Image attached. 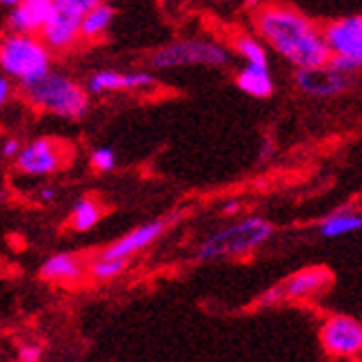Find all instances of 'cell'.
<instances>
[{"mask_svg": "<svg viewBox=\"0 0 362 362\" xmlns=\"http://www.w3.org/2000/svg\"><path fill=\"white\" fill-rule=\"evenodd\" d=\"M23 96L40 112H49L54 116L69 120L83 118L89 107L87 91L65 74L52 69L40 76L38 81L23 85Z\"/></svg>", "mask_w": 362, "mask_h": 362, "instance_id": "obj_2", "label": "cell"}, {"mask_svg": "<svg viewBox=\"0 0 362 362\" xmlns=\"http://www.w3.org/2000/svg\"><path fill=\"white\" fill-rule=\"evenodd\" d=\"M332 272L327 267H307V269L296 272L285 282L267 289L258 298V307H276L287 300H307V298L318 296L320 291L332 285Z\"/></svg>", "mask_w": 362, "mask_h": 362, "instance_id": "obj_6", "label": "cell"}, {"mask_svg": "<svg viewBox=\"0 0 362 362\" xmlns=\"http://www.w3.org/2000/svg\"><path fill=\"white\" fill-rule=\"evenodd\" d=\"M320 344L334 358L362 356V322L351 316H332L320 327Z\"/></svg>", "mask_w": 362, "mask_h": 362, "instance_id": "obj_8", "label": "cell"}, {"mask_svg": "<svg viewBox=\"0 0 362 362\" xmlns=\"http://www.w3.org/2000/svg\"><path fill=\"white\" fill-rule=\"evenodd\" d=\"M118 89H127V78H124L122 71H114V69L96 71L87 83L89 93H105V91H118Z\"/></svg>", "mask_w": 362, "mask_h": 362, "instance_id": "obj_20", "label": "cell"}, {"mask_svg": "<svg viewBox=\"0 0 362 362\" xmlns=\"http://www.w3.org/2000/svg\"><path fill=\"white\" fill-rule=\"evenodd\" d=\"M274 235V225L260 216H249L211 233L198 247V260L209 262L220 258H243L258 251Z\"/></svg>", "mask_w": 362, "mask_h": 362, "instance_id": "obj_3", "label": "cell"}, {"mask_svg": "<svg viewBox=\"0 0 362 362\" xmlns=\"http://www.w3.org/2000/svg\"><path fill=\"white\" fill-rule=\"evenodd\" d=\"M124 267H127V260L100 256L96 262L89 267V274H91V278H96V280H112V278H116V276H120L124 272Z\"/></svg>", "mask_w": 362, "mask_h": 362, "instance_id": "obj_21", "label": "cell"}, {"mask_svg": "<svg viewBox=\"0 0 362 362\" xmlns=\"http://www.w3.org/2000/svg\"><path fill=\"white\" fill-rule=\"evenodd\" d=\"M52 11H54V0H23V3L13 7L9 16V25L13 31L34 34V31L42 29Z\"/></svg>", "mask_w": 362, "mask_h": 362, "instance_id": "obj_13", "label": "cell"}, {"mask_svg": "<svg viewBox=\"0 0 362 362\" xmlns=\"http://www.w3.org/2000/svg\"><path fill=\"white\" fill-rule=\"evenodd\" d=\"M18 3H23V0H0V5H9V7H16Z\"/></svg>", "mask_w": 362, "mask_h": 362, "instance_id": "obj_30", "label": "cell"}, {"mask_svg": "<svg viewBox=\"0 0 362 362\" xmlns=\"http://www.w3.org/2000/svg\"><path fill=\"white\" fill-rule=\"evenodd\" d=\"M91 167L96 171H112L116 167V153L109 147H100L91 153Z\"/></svg>", "mask_w": 362, "mask_h": 362, "instance_id": "obj_22", "label": "cell"}, {"mask_svg": "<svg viewBox=\"0 0 362 362\" xmlns=\"http://www.w3.org/2000/svg\"><path fill=\"white\" fill-rule=\"evenodd\" d=\"M235 85L251 98H269L274 93V81H272L269 67L245 65L238 71V76H235Z\"/></svg>", "mask_w": 362, "mask_h": 362, "instance_id": "obj_14", "label": "cell"}, {"mask_svg": "<svg viewBox=\"0 0 362 362\" xmlns=\"http://www.w3.org/2000/svg\"><path fill=\"white\" fill-rule=\"evenodd\" d=\"M245 5L251 7V9H258L262 5V0H245Z\"/></svg>", "mask_w": 362, "mask_h": 362, "instance_id": "obj_29", "label": "cell"}, {"mask_svg": "<svg viewBox=\"0 0 362 362\" xmlns=\"http://www.w3.org/2000/svg\"><path fill=\"white\" fill-rule=\"evenodd\" d=\"M238 209H240V204H238V202H229V204H225V214H227V216L235 214Z\"/></svg>", "mask_w": 362, "mask_h": 362, "instance_id": "obj_28", "label": "cell"}, {"mask_svg": "<svg viewBox=\"0 0 362 362\" xmlns=\"http://www.w3.org/2000/svg\"><path fill=\"white\" fill-rule=\"evenodd\" d=\"M360 229H362V214L351 211V209H340V211L329 214L318 225V233L327 240L342 238V235H349Z\"/></svg>", "mask_w": 362, "mask_h": 362, "instance_id": "obj_15", "label": "cell"}, {"mask_svg": "<svg viewBox=\"0 0 362 362\" xmlns=\"http://www.w3.org/2000/svg\"><path fill=\"white\" fill-rule=\"evenodd\" d=\"M103 218V207L93 198H83L74 204L69 223L76 231H89Z\"/></svg>", "mask_w": 362, "mask_h": 362, "instance_id": "obj_19", "label": "cell"}, {"mask_svg": "<svg viewBox=\"0 0 362 362\" xmlns=\"http://www.w3.org/2000/svg\"><path fill=\"white\" fill-rule=\"evenodd\" d=\"M83 272L81 260L71 254H56L40 267V276L45 280H78Z\"/></svg>", "mask_w": 362, "mask_h": 362, "instance_id": "obj_16", "label": "cell"}, {"mask_svg": "<svg viewBox=\"0 0 362 362\" xmlns=\"http://www.w3.org/2000/svg\"><path fill=\"white\" fill-rule=\"evenodd\" d=\"M114 7H109L107 3H100L96 5L91 11L85 13V18L81 23V38L85 40H98L105 31L112 27L114 23Z\"/></svg>", "mask_w": 362, "mask_h": 362, "instance_id": "obj_17", "label": "cell"}, {"mask_svg": "<svg viewBox=\"0 0 362 362\" xmlns=\"http://www.w3.org/2000/svg\"><path fill=\"white\" fill-rule=\"evenodd\" d=\"M322 34L332 54L356 60L362 69V16H344L329 23Z\"/></svg>", "mask_w": 362, "mask_h": 362, "instance_id": "obj_10", "label": "cell"}, {"mask_svg": "<svg viewBox=\"0 0 362 362\" xmlns=\"http://www.w3.org/2000/svg\"><path fill=\"white\" fill-rule=\"evenodd\" d=\"M0 200H3V192H0Z\"/></svg>", "mask_w": 362, "mask_h": 362, "instance_id": "obj_31", "label": "cell"}, {"mask_svg": "<svg viewBox=\"0 0 362 362\" xmlns=\"http://www.w3.org/2000/svg\"><path fill=\"white\" fill-rule=\"evenodd\" d=\"M67 158L69 149L65 143H58L54 138H38L18 151L16 165L27 176H49L65 165Z\"/></svg>", "mask_w": 362, "mask_h": 362, "instance_id": "obj_7", "label": "cell"}, {"mask_svg": "<svg viewBox=\"0 0 362 362\" xmlns=\"http://www.w3.org/2000/svg\"><path fill=\"white\" fill-rule=\"evenodd\" d=\"M231 54L227 47L214 40H178L160 47L153 52L149 62L153 69H174V67H225L229 65Z\"/></svg>", "mask_w": 362, "mask_h": 362, "instance_id": "obj_5", "label": "cell"}, {"mask_svg": "<svg viewBox=\"0 0 362 362\" xmlns=\"http://www.w3.org/2000/svg\"><path fill=\"white\" fill-rule=\"evenodd\" d=\"M52 49L42 38L34 34L13 31L0 40V69L21 81V85L34 83L52 67Z\"/></svg>", "mask_w": 362, "mask_h": 362, "instance_id": "obj_4", "label": "cell"}, {"mask_svg": "<svg viewBox=\"0 0 362 362\" xmlns=\"http://www.w3.org/2000/svg\"><path fill=\"white\" fill-rule=\"evenodd\" d=\"M105 3V0H54L56 7H62V9H69V11H76L85 16L87 11H91L96 5Z\"/></svg>", "mask_w": 362, "mask_h": 362, "instance_id": "obj_23", "label": "cell"}, {"mask_svg": "<svg viewBox=\"0 0 362 362\" xmlns=\"http://www.w3.org/2000/svg\"><path fill=\"white\" fill-rule=\"evenodd\" d=\"M40 356H42V351H40V347H36V344H23L18 351V358L23 362H38Z\"/></svg>", "mask_w": 362, "mask_h": 362, "instance_id": "obj_24", "label": "cell"}, {"mask_svg": "<svg viewBox=\"0 0 362 362\" xmlns=\"http://www.w3.org/2000/svg\"><path fill=\"white\" fill-rule=\"evenodd\" d=\"M296 87L307 96L313 98H336L342 96L344 91H349L354 85V76L338 71L336 67L318 65V67H303L296 71Z\"/></svg>", "mask_w": 362, "mask_h": 362, "instance_id": "obj_9", "label": "cell"}, {"mask_svg": "<svg viewBox=\"0 0 362 362\" xmlns=\"http://www.w3.org/2000/svg\"><path fill=\"white\" fill-rule=\"evenodd\" d=\"M233 49L247 65H258V67H269V56H267L264 40L251 34H238L233 38Z\"/></svg>", "mask_w": 362, "mask_h": 362, "instance_id": "obj_18", "label": "cell"}, {"mask_svg": "<svg viewBox=\"0 0 362 362\" xmlns=\"http://www.w3.org/2000/svg\"><path fill=\"white\" fill-rule=\"evenodd\" d=\"M9 93H11V85L5 76H0V109L5 107V103L9 100Z\"/></svg>", "mask_w": 362, "mask_h": 362, "instance_id": "obj_26", "label": "cell"}, {"mask_svg": "<svg viewBox=\"0 0 362 362\" xmlns=\"http://www.w3.org/2000/svg\"><path fill=\"white\" fill-rule=\"evenodd\" d=\"M85 16L62 9L54 5L52 16L47 18V23L40 29V36L45 40V45L54 52H67L78 42L81 38V23Z\"/></svg>", "mask_w": 362, "mask_h": 362, "instance_id": "obj_11", "label": "cell"}, {"mask_svg": "<svg viewBox=\"0 0 362 362\" xmlns=\"http://www.w3.org/2000/svg\"><path fill=\"white\" fill-rule=\"evenodd\" d=\"M40 198L42 200H54L56 198V192L52 187H45V189H40Z\"/></svg>", "mask_w": 362, "mask_h": 362, "instance_id": "obj_27", "label": "cell"}, {"mask_svg": "<svg viewBox=\"0 0 362 362\" xmlns=\"http://www.w3.org/2000/svg\"><path fill=\"white\" fill-rule=\"evenodd\" d=\"M256 34L296 69L327 65L332 49L318 25L291 5H260L254 13Z\"/></svg>", "mask_w": 362, "mask_h": 362, "instance_id": "obj_1", "label": "cell"}, {"mask_svg": "<svg viewBox=\"0 0 362 362\" xmlns=\"http://www.w3.org/2000/svg\"><path fill=\"white\" fill-rule=\"evenodd\" d=\"M18 151H21L18 140H16V138L5 140V145H3V156H5V158H13V156H18Z\"/></svg>", "mask_w": 362, "mask_h": 362, "instance_id": "obj_25", "label": "cell"}, {"mask_svg": "<svg viewBox=\"0 0 362 362\" xmlns=\"http://www.w3.org/2000/svg\"><path fill=\"white\" fill-rule=\"evenodd\" d=\"M163 231H165V223H163V220H156V223H147L143 227L134 229L132 233H127L124 238L116 240L114 245H109L103 251V256L105 258H122V260H127L134 254H138V251H143L145 247H149L153 240H158L160 235H163Z\"/></svg>", "mask_w": 362, "mask_h": 362, "instance_id": "obj_12", "label": "cell"}]
</instances>
